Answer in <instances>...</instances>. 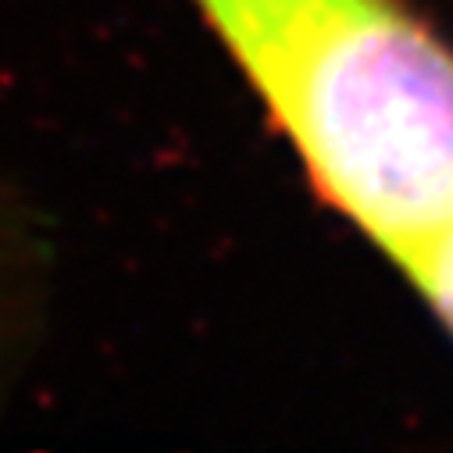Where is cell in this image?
Listing matches in <instances>:
<instances>
[{
  "mask_svg": "<svg viewBox=\"0 0 453 453\" xmlns=\"http://www.w3.org/2000/svg\"><path fill=\"white\" fill-rule=\"evenodd\" d=\"M314 189L400 265L453 218V47L400 0H193Z\"/></svg>",
  "mask_w": 453,
  "mask_h": 453,
  "instance_id": "6da1fadb",
  "label": "cell"
},
{
  "mask_svg": "<svg viewBox=\"0 0 453 453\" xmlns=\"http://www.w3.org/2000/svg\"><path fill=\"white\" fill-rule=\"evenodd\" d=\"M396 268L411 279V286L453 335V218H446Z\"/></svg>",
  "mask_w": 453,
  "mask_h": 453,
  "instance_id": "7a4b0ae2",
  "label": "cell"
}]
</instances>
